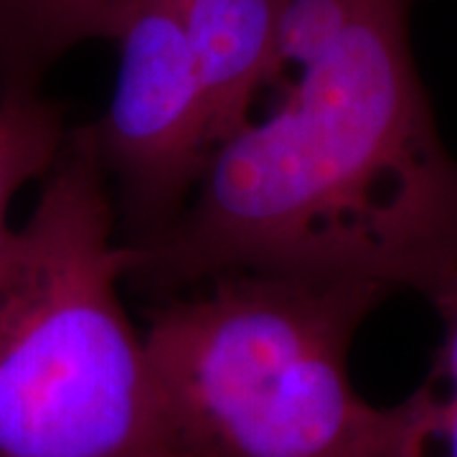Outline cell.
<instances>
[{"instance_id":"cell-8","label":"cell","mask_w":457,"mask_h":457,"mask_svg":"<svg viewBox=\"0 0 457 457\" xmlns=\"http://www.w3.org/2000/svg\"><path fill=\"white\" fill-rule=\"evenodd\" d=\"M64 110L44 92L0 95V245L11 234V204L31 180L44 179L64 147Z\"/></svg>"},{"instance_id":"cell-5","label":"cell","mask_w":457,"mask_h":457,"mask_svg":"<svg viewBox=\"0 0 457 457\" xmlns=\"http://www.w3.org/2000/svg\"><path fill=\"white\" fill-rule=\"evenodd\" d=\"M180 8L219 147L275 82L285 0H180Z\"/></svg>"},{"instance_id":"cell-7","label":"cell","mask_w":457,"mask_h":457,"mask_svg":"<svg viewBox=\"0 0 457 457\" xmlns=\"http://www.w3.org/2000/svg\"><path fill=\"white\" fill-rule=\"evenodd\" d=\"M442 326L432 371L402 402L404 427L396 457H457V270L427 295Z\"/></svg>"},{"instance_id":"cell-3","label":"cell","mask_w":457,"mask_h":457,"mask_svg":"<svg viewBox=\"0 0 457 457\" xmlns=\"http://www.w3.org/2000/svg\"><path fill=\"white\" fill-rule=\"evenodd\" d=\"M389 295L242 270L168 297L145 345L176 445L191 457L399 455L402 402H363L348 371L361 323Z\"/></svg>"},{"instance_id":"cell-2","label":"cell","mask_w":457,"mask_h":457,"mask_svg":"<svg viewBox=\"0 0 457 457\" xmlns=\"http://www.w3.org/2000/svg\"><path fill=\"white\" fill-rule=\"evenodd\" d=\"M89 128L69 130L0 245V457L183 453L120 282L130 242Z\"/></svg>"},{"instance_id":"cell-9","label":"cell","mask_w":457,"mask_h":457,"mask_svg":"<svg viewBox=\"0 0 457 457\" xmlns=\"http://www.w3.org/2000/svg\"><path fill=\"white\" fill-rule=\"evenodd\" d=\"M155 457H191V455H186V453H163V455H155Z\"/></svg>"},{"instance_id":"cell-1","label":"cell","mask_w":457,"mask_h":457,"mask_svg":"<svg viewBox=\"0 0 457 457\" xmlns=\"http://www.w3.org/2000/svg\"><path fill=\"white\" fill-rule=\"evenodd\" d=\"M414 0H285L278 107L213 150L130 279L173 297L227 272L366 279L422 297L457 270V158L414 64Z\"/></svg>"},{"instance_id":"cell-6","label":"cell","mask_w":457,"mask_h":457,"mask_svg":"<svg viewBox=\"0 0 457 457\" xmlns=\"http://www.w3.org/2000/svg\"><path fill=\"white\" fill-rule=\"evenodd\" d=\"M125 0H0V95H33L69 51L107 38Z\"/></svg>"},{"instance_id":"cell-4","label":"cell","mask_w":457,"mask_h":457,"mask_svg":"<svg viewBox=\"0 0 457 457\" xmlns=\"http://www.w3.org/2000/svg\"><path fill=\"white\" fill-rule=\"evenodd\" d=\"M107 41L117 46L112 102L87 128L112 186L125 242L137 245L179 221L216 140L180 0H125Z\"/></svg>"}]
</instances>
